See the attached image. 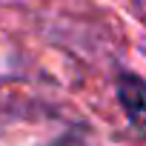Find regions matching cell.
I'll return each mask as SVG.
<instances>
[{"label":"cell","mask_w":146,"mask_h":146,"mask_svg":"<svg viewBox=\"0 0 146 146\" xmlns=\"http://www.w3.org/2000/svg\"><path fill=\"white\" fill-rule=\"evenodd\" d=\"M115 92H117V100H120L126 117L132 123H143L146 120V78L132 75V72H120Z\"/></svg>","instance_id":"1"},{"label":"cell","mask_w":146,"mask_h":146,"mask_svg":"<svg viewBox=\"0 0 146 146\" xmlns=\"http://www.w3.org/2000/svg\"><path fill=\"white\" fill-rule=\"evenodd\" d=\"M52 146H89V143H86V137H80V135H63V137H57Z\"/></svg>","instance_id":"2"}]
</instances>
